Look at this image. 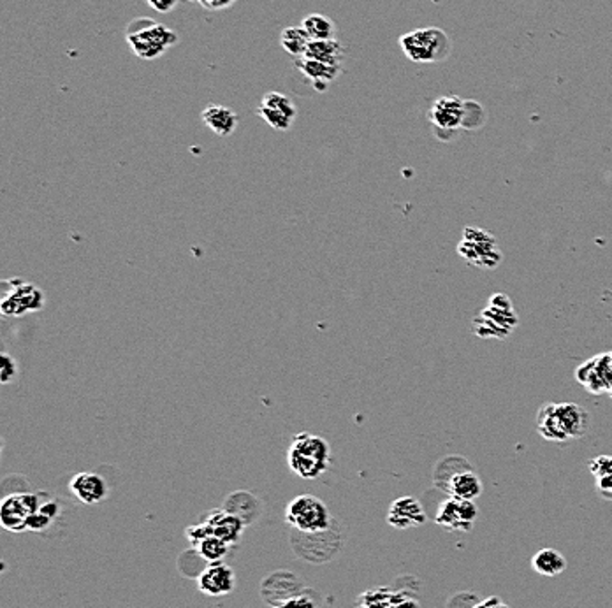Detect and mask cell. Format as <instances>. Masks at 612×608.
I'll return each instance as SVG.
<instances>
[{
	"mask_svg": "<svg viewBox=\"0 0 612 608\" xmlns=\"http://www.w3.org/2000/svg\"><path fill=\"white\" fill-rule=\"evenodd\" d=\"M537 431L551 443H568L589 431V413L576 403H546L537 413Z\"/></svg>",
	"mask_w": 612,
	"mask_h": 608,
	"instance_id": "1",
	"label": "cell"
},
{
	"mask_svg": "<svg viewBox=\"0 0 612 608\" xmlns=\"http://www.w3.org/2000/svg\"><path fill=\"white\" fill-rule=\"evenodd\" d=\"M292 473L303 480H316L329 469L331 447L322 436L303 431L292 438L287 450Z\"/></svg>",
	"mask_w": 612,
	"mask_h": 608,
	"instance_id": "2",
	"label": "cell"
},
{
	"mask_svg": "<svg viewBox=\"0 0 612 608\" xmlns=\"http://www.w3.org/2000/svg\"><path fill=\"white\" fill-rule=\"evenodd\" d=\"M125 41L132 53L143 60L159 58L178 43V34L151 18H134L125 30Z\"/></svg>",
	"mask_w": 612,
	"mask_h": 608,
	"instance_id": "3",
	"label": "cell"
},
{
	"mask_svg": "<svg viewBox=\"0 0 612 608\" xmlns=\"http://www.w3.org/2000/svg\"><path fill=\"white\" fill-rule=\"evenodd\" d=\"M400 46L405 57L415 63H438L451 57L452 41L445 30L426 27L403 34Z\"/></svg>",
	"mask_w": 612,
	"mask_h": 608,
	"instance_id": "4",
	"label": "cell"
},
{
	"mask_svg": "<svg viewBox=\"0 0 612 608\" xmlns=\"http://www.w3.org/2000/svg\"><path fill=\"white\" fill-rule=\"evenodd\" d=\"M291 542L292 549L299 555V559L314 565L331 561L344 545L342 533L335 527V524L319 533H301L292 529Z\"/></svg>",
	"mask_w": 612,
	"mask_h": 608,
	"instance_id": "5",
	"label": "cell"
},
{
	"mask_svg": "<svg viewBox=\"0 0 612 608\" xmlns=\"http://www.w3.org/2000/svg\"><path fill=\"white\" fill-rule=\"evenodd\" d=\"M286 521L301 533H319L335 524L327 505L312 494H301L292 499L286 508Z\"/></svg>",
	"mask_w": 612,
	"mask_h": 608,
	"instance_id": "6",
	"label": "cell"
},
{
	"mask_svg": "<svg viewBox=\"0 0 612 608\" xmlns=\"http://www.w3.org/2000/svg\"><path fill=\"white\" fill-rule=\"evenodd\" d=\"M460 256L471 265H479L484 269L496 267L501 261V254L498 250L495 236L484 229L468 227L463 231V239L458 246Z\"/></svg>",
	"mask_w": 612,
	"mask_h": 608,
	"instance_id": "7",
	"label": "cell"
},
{
	"mask_svg": "<svg viewBox=\"0 0 612 608\" xmlns=\"http://www.w3.org/2000/svg\"><path fill=\"white\" fill-rule=\"evenodd\" d=\"M479 336H498L505 338L510 334L512 327L518 323L512 303L507 295L496 294L490 301V306L475 319Z\"/></svg>",
	"mask_w": 612,
	"mask_h": 608,
	"instance_id": "8",
	"label": "cell"
},
{
	"mask_svg": "<svg viewBox=\"0 0 612 608\" xmlns=\"http://www.w3.org/2000/svg\"><path fill=\"white\" fill-rule=\"evenodd\" d=\"M435 484L442 491L458 499L475 501L482 494L481 478L463 458H452V475L435 478Z\"/></svg>",
	"mask_w": 612,
	"mask_h": 608,
	"instance_id": "9",
	"label": "cell"
},
{
	"mask_svg": "<svg viewBox=\"0 0 612 608\" xmlns=\"http://www.w3.org/2000/svg\"><path fill=\"white\" fill-rule=\"evenodd\" d=\"M43 503V496L39 494L18 493L4 497L0 519L7 531L20 533L29 529L32 517L37 514Z\"/></svg>",
	"mask_w": 612,
	"mask_h": 608,
	"instance_id": "10",
	"label": "cell"
},
{
	"mask_svg": "<svg viewBox=\"0 0 612 608\" xmlns=\"http://www.w3.org/2000/svg\"><path fill=\"white\" fill-rule=\"evenodd\" d=\"M479 517V508L473 501L458 499L449 496L438 508L437 522L440 527L452 533H468L473 529L475 521Z\"/></svg>",
	"mask_w": 612,
	"mask_h": 608,
	"instance_id": "11",
	"label": "cell"
},
{
	"mask_svg": "<svg viewBox=\"0 0 612 608\" xmlns=\"http://www.w3.org/2000/svg\"><path fill=\"white\" fill-rule=\"evenodd\" d=\"M308 587L303 584V580L294 575L289 570H277L271 575H267L261 584V596L264 602L271 607H280Z\"/></svg>",
	"mask_w": 612,
	"mask_h": 608,
	"instance_id": "12",
	"label": "cell"
},
{
	"mask_svg": "<svg viewBox=\"0 0 612 608\" xmlns=\"http://www.w3.org/2000/svg\"><path fill=\"white\" fill-rule=\"evenodd\" d=\"M15 287L11 290H5L0 310L5 317H20L24 314L37 312L44 306V294L43 290L32 284H24V282H13Z\"/></svg>",
	"mask_w": 612,
	"mask_h": 608,
	"instance_id": "13",
	"label": "cell"
},
{
	"mask_svg": "<svg viewBox=\"0 0 612 608\" xmlns=\"http://www.w3.org/2000/svg\"><path fill=\"white\" fill-rule=\"evenodd\" d=\"M257 115L275 130H289L292 121L297 116V110L291 97H287L286 93L267 92L264 93Z\"/></svg>",
	"mask_w": 612,
	"mask_h": 608,
	"instance_id": "14",
	"label": "cell"
},
{
	"mask_svg": "<svg viewBox=\"0 0 612 608\" xmlns=\"http://www.w3.org/2000/svg\"><path fill=\"white\" fill-rule=\"evenodd\" d=\"M236 574L224 561L209 563L198 577V589L206 596H226L233 593Z\"/></svg>",
	"mask_w": 612,
	"mask_h": 608,
	"instance_id": "15",
	"label": "cell"
},
{
	"mask_svg": "<svg viewBox=\"0 0 612 608\" xmlns=\"http://www.w3.org/2000/svg\"><path fill=\"white\" fill-rule=\"evenodd\" d=\"M430 118L438 132L447 130L454 132L458 127H463L465 118V101L458 95H443L435 101Z\"/></svg>",
	"mask_w": 612,
	"mask_h": 608,
	"instance_id": "16",
	"label": "cell"
},
{
	"mask_svg": "<svg viewBox=\"0 0 612 608\" xmlns=\"http://www.w3.org/2000/svg\"><path fill=\"white\" fill-rule=\"evenodd\" d=\"M69 491L85 505H97L108 497L110 486L102 475L95 471H82L71 478Z\"/></svg>",
	"mask_w": 612,
	"mask_h": 608,
	"instance_id": "17",
	"label": "cell"
},
{
	"mask_svg": "<svg viewBox=\"0 0 612 608\" xmlns=\"http://www.w3.org/2000/svg\"><path fill=\"white\" fill-rule=\"evenodd\" d=\"M387 522L394 529H413L426 522V514L419 499L413 496H403L391 503Z\"/></svg>",
	"mask_w": 612,
	"mask_h": 608,
	"instance_id": "18",
	"label": "cell"
},
{
	"mask_svg": "<svg viewBox=\"0 0 612 608\" xmlns=\"http://www.w3.org/2000/svg\"><path fill=\"white\" fill-rule=\"evenodd\" d=\"M226 512L233 514L245 526H250L257 521L263 514V501L248 491H234L229 494L222 507Z\"/></svg>",
	"mask_w": 612,
	"mask_h": 608,
	"instance_id": "19",
	"label": "cell"
},
{
	"mask_svg": "<svg viewBox=\"0 0 612 608\" xmlns=\"http://www.w3.org/2000/svg\"><path fill=\"white\" fill-rule=\"evenodd\" d=\"M296 69L312 82L316 90L324 92L329 83L338 80L342 74V65H329L310 58H296Z\"/></svg>",
	"mask_w": 612,
	"mask_h": 608,
	"instance_id": "20",
	"label": "cell"
},
{
	"mask_svg": "<svg viewBox=\"0 0 612 608\" xmlns=\"http://www.w3.org/2000/svg\"><path fill=\"white\" fill-rule=\"evenodd\" d=\"M204 522L211 527V533L215 536H219L220 540H224L228 545L238 544V540L241 538L243 529L247 527L243 522L239 521L238 517H234L233 514L226 512L224 508L211 510L204 517Z\"/></svg>",
	"mask_w": 612,
	"mask_h": 608,
	"instance_id": "21",
	"label": "cell"
},
{
	"mask_svg": "<svg viewBox=\"0 0 612 608\" xmlns=\"http://www.w3.org/2000/svg\"><path fill=\"white\" fill-rule=\"evenodd\" d=\"M201 118H203L204 125L220 138L231 136L239 121V116L236 115L233 110L222 104H208L203 110Z\"/></svg>",
	"mask_w": 612,
	"mask_h": 608,
	"instance_id": "22",
	"label": "cell"
},
{
	"mask_svg": "<svg viewBox=\"0 0 612 608\" xmlns=\"http://www.w3.org/2000/svg\"><path fill=\"white\" fill-rule=\"evenodd\" d=\"M531 568L542 577H558L567 570V559L556 549H540L531 557Z\"/></svg>",
	"mask_w": 612,
	"mask_h": 608,
	"instance_id": "23",
	"label": "cell"
},
{
	"mask_svg": "<svg viewBox=\"0 0 612 608\" xmlns=\"http://www.w3.org/2000/svg\"><path fill=\"white\" fill-rule=\"evenodd\" d=\"M345 57V50L338 39H329V41H312L305 58L317 60L322 63L329 65H342Z\"/></svg>",
	"mask_w": 612,
	"mask_h": 608,
	"instance_id": "24",
	"label": "cell"
},
{
	"mask_svg": "<svg viewBox=\"0 0 612 608\" xmlns=\"http://www.w3.org/2000/svg\"><path fill=\"white\" fill-rule=\"evenodd\" d=\"M312 39L310 35L306 34V30L303 29L301 25L296 27H287V29L282 30L280 32V46L294 58H303L308 46H310Z\"/></svg>",
	"mask_w": 612,
	"mask_h": 608,
	"instance_id": "25",
	"label": "cell"
},
{
	"mask_svg": "<svg viewBox=\"0 0 612 608\" xmlns=\"http://www.w3.org/2000/svg\"><path fill=\"white\" fill-rule=\"evenodd\" d=\"M301 27L306 30V34L310 35L312 41H329V39H336V25L335 22L321 14V13H314L308 14L303 22Z\"/></svg>",
	"mask_w": 612,
	"mask_h": 608,
	"instance_id": "26",
	"label": "cell"
},
{
	"mask_svg": "<svg viewBox=\"0 0 612 608\" xmlns=\"http://www.w3.org/2000/svg\"><path fill=\"white\" fill-rule=\"evenodd\" d=\"M576 380L579 385H583L584 389L591 394H609L607 392V387L604 383V380L600 377L598 370H597V364H595V359H588L586 362H583L578 370H576Z\"/></svg>",
	"mask_w": 612,
	"mask_h": 608,
	"instance_id": "27",
	"label": "cell"
},
{
	"mask_svg": "<svg viewBox=\"0 0 612 608\" xmlns=\"http://www.w3.org/2000/svg\"><path fill=\"white\" fill-rule=\"evenodd\" d=\"M589 469L597 480L598 494L606 499H612V458H597L593 463H589Z\"/></svg>",
	"mask_w": 612,
	"mask_h": 608,
	"instance_id": "28",
	"label": "cell"
},
{
	"mask_svg": "<svg viewBox=\"0 0 612 608\" xmlns=\"http://www.w3.org/2000/svg\"><path fill=\"white\" fill-rule=\"evenodd\" d=\"M209 563L204 559L203 555L199 554L198 549H189V551L183 552L180 557H178V570L181 575L189 577V579H196L201 575L204 572V568L208 566Z\"/></svg>",
	"mask_w": 612,
	"mask_h": 608,
	"instance_id": "29",
	"label": "cell"
},
{
	"mask_svg": "<svg viewBox=\"0 0 612 608\" xmlns=\"http://www.w3.org/2000/svg\"><path fill=\"white\" fill-rule=\"evenodd\" d=\"M194 549H198L208 563H219V561H222L228 555L229 545L224 540H220L219 536L209 535Z\"/></svg>",
	"mask_w": 612,
	"mask_h": 608,
	"instance_id": "30",
	"label": "cell"
},
{
	"mask_svg": "<svg viewBox=\"0 0 612 608\" xmlns=\"http://www.w3.org/2000/svg\"><path fill=\"white\" fill-rule=\"evenodd\" d=\"M486 121V111L482 104L475 101H465V118H463V127L465 129H479Z\"/></svg>",
	"mask_w": 612,
	"mask_h": 608,
	"instance_id": "31",
	"label": "cell"
},
{
	"mask_svg": "<svg viewBox=\"0 0 612 608\" xmlns=\"http://www.w3.org/2000/svg\"><path fill=\"white\" fill-rule=\"evenodd\" d=\"M393 593H389L387 589H380V591H374V593H366L361 598V603H364V608H389L391 602H393Z\"/></svg>",
	"mask_w": 612,
	"mask_h": 608,
	"instance_id": "32",
	"label": "cell"
},
{
	"mask_svg": "<svg viewBox=\"0 0 612 608\" xmlns=\"http://www.w3.org/2000/svg\"><path fill=\"white\" fill-rule=\"evenodd\" d=\"M275 608H319V598L316 596L314 591L306 589L301 594H297L296 598H292L291 602Z\"/></svg>",
	"mask_w": 612,
	"mask_h": 608,
	"instance_id": "33",
	"label": "cell"
},
{
	"mask_svg": "<svg viewBox=\"0 0 612 608\" xmlns=\"http://www.w3.org/2000/svg\"><path fill=\"white\" fill-rule=\"evenodd\" d=\"M209 535H213L211 527L204 521L201 524H198V526H189L187 527V540L192 544V547H198L204 538L209 536Z\"/></svg>",
	"mask_w": 612,
	"mask_h": 608,
	"instance_id": "34",
	"label": "cell"
},
{
	"mask_svg": "<svg viewBox=\"0 0 612 608\" xmlns=\"http://www.w3.org/2000/svg\"><path fill=\"white\" fill-rule=\"evenodd\" d=\"M0 375H2V381L4 383H9L13 378L16 377V362L7 353H2V370H0Z\"/></svg>",
	"mask_w": 612,
	"mask_h": 608,
	"instance_id": "35",
	"label": "cell"
},
{
	"mask_svg": "<svg viewBox=\"0 0 612 608\" xmlns=\"http://www.w3.org/2000/svg\"><path fill=\"white\" fill-rule=\"evenodd\" d=\"M146 2L151 9H155L157 13H162V14L171 13L178 4V0H146Z\"/></svg>",
	"mask_w": 612,
	"mask_h": 608,
	"instance_id": "36",
	"label": "cell"
},
{
	"mask_svg": "<svg viewBox=\"0 0 612 608\" xmlns=\"http://www.w3.org/2000/svg\"><path fill=\"white\" fill-rule=\"evenodd\" d=\"M236 0H199V4L208 11H222L231 7Z\"/></svg>",
	"mask_w": 612,
	"mask_h": 608,
	"instance_id": "37",
	"label": "cell"
},
{
	"mask_svg": "<svg viewBox=\"0 0 612 608\" xmlns=\"http://www.w3.org/2000/svg\"><path fill=\"white\" fill-rule=\"evenodd\" d=\"M389 608H419L417 602L408 598L407 594H394Z\"/></svg>",
	"mask_w": 612,
	"mask_h": 608,
	"instance_id": "38",
	"label": "cell"
},
{
	"mask_svg": "<svg viewBox=\"0 0 612 608\" xmlns=\"http://www.w3.org/2000/svg\"><path fill=\"white\" fill-rule=\"evenodd\" d=\"M471 608H510L501 598H498V596H490V598H486V600H482V602H479V603H475L473 607Z\"/></svg>",
	"mask_w": 612,
	"mask_h": 608,
	"instance_id": "39",
	"label": "cell"
},
{
	"mask_svg": "<svg viewBox=\"0 0 612 608\" xmlns=\"http://www.w3.org/2000/svg\"><path fill=\"white\" fill-rule=\"evenodd\" d=\"M187 2H196V0H187ZM199 2V0H198Z\"/></svg>",
	"mask_w": 612,
	"mask_h": 608,
	"instance_id": "40",
	"label": "cell"
},
{
	"mask_svg": "<svg viewBox=\"0 0 612 608\" xmlns=\"http://www.w3.org/2000/svg\"><path fill=\"white\" fill-rule=\"evenodd\" d=\"M609 353H611V364H612V352H609Z\"/></svg>",
	"mask_w": 612,
	"mask_h": 608,
	"instance_id": "41",
	"label": "cell"
}]
</instances>
